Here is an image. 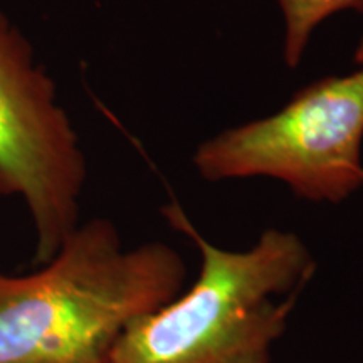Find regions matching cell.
I'll return each mask as SVG.
<instances>
[{
  "instance_id": "277c9868",
  "label": "cell",
  "mask_w": 363,
  "mask_h": 363,
  "mask_svg": "<svg viewBox=\"0 0 363 363\" xmlns=\"http://www.w3.org/2000/svg\"><path fill=\"white\" fill-rule=\"evenodd\" d=\"M86 160L29 39L0 11V195L19 197L34 225V264L79 225Z\"/></svg>"
},
{
  "instance_id": "8992f818",
  "label": "cell",
  "mask_w": 363,
  "mask_h": 363,
  "mask_svg": "<svg viewBox=\"0 0 363 363\" xmlns=\"http://www.w3.org/2000/svg\"><path fill=\"white\" fill-rule=\"evenodd\" d=\"M276 337H259L251 343L244 345L233 355L225 357L219 363H271V348L276 342Z\"/></svg>"
},
{
  "instance_id": "52a82bcc",
  "label": "cell",
  "mask_w": 363,
  "mask_h": 363,
  "mask_svg": "<svg viewBox=\"0 0 363 363\" xmlns=\"http://www.w3.org/2000/svg\"><path fill=\"white\" fill-rule=\"evenodd\" d=\"M355 62H357V65H363V40L360 43V45H358V48H357Z\"/></svg>"
},
{
  "instance_id": "3957f363",
  "label": "cell",
  "mask_w": 363,
  "mask_h": 363,
  "mask_svg": "<svg viewBox=\"0 0 363 363\" xmlns=\"http://www.w3.org/2000/svg\"><path fill=\"white\" fill-rule=\"evenodd\" d=\"M363 67L298 91L283 110L199 147L206 180L271 177L311 202L340 203L363 185Z\"/></svg>"
},
{
  "instance_id": "6da1fadb",
  "label": "cell",
  "mask_w": 363,
  "mask_h": 363,
  "mask_svg": "<svg viewBox=\"0 0 363 363\" xmlns=\"http://www.w3.org/2000/svg\"><path fill=\"white\" fill-rule=\"evenodd\" d=\"M185 279L165 242L125 247L111 220L79 224L44 264L0 271V363H110L121 335Z\"/></svg>"
},
{
  "instance_id": "7a4b0ae2",
  "label": "cell",
  "mask_w": 363,
  "mask_h": 363,
  "mask_svg": "<svg viewBox=\"0 0 363 363\" xmlns=\"http://www.w3.org/2000/svg\"><path fill=\"white\" fill-rule=\"evenodd\" d=\"M163 217L199 247L201 272L189 291L135 321L110 363H219L252 340L279 338L315 272L306 244L267 229L246 251H227L208 242L177 202Z\"/></svg>"
},
{
  "instance_id": "5b68a950",
  "label": "cell",
  "mask_w": 363,
  "mask_h": 363,
  "mask_svg": "<svg viewBox=\"0 0 363 363\" xmlns=\"http://www.w3.org/2000/svg\"><path fill=\"white\" fill-rule=\"evenodd\" d=\"M286 21L284 61L296 67L308 40L321 21L342 11L363 13V0H278Z\"/></svg>"
}]
</instances>
